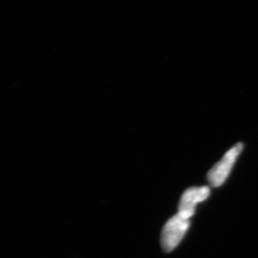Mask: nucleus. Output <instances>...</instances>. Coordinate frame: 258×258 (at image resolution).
Wrapping results in <instances>:
<instances>
[{
  "instance_id": "nucleus-1",
  "label": "nucleus",
  "mask_w": 258,
  "mask_h": 258,
  "mask_svg": "<svg viewBox=\"0 0 258 258\" xmlns=\"http://www.w3.org/2000/svg\"><path fill=\"white\" fill-rule=\"evenodd\" d=\"M242 150H243V145L241 143L236 144L225 154L224 156L221 159V161H218L210 170L207 175V179L212 186L218 187L226 181L232 170L236 159L240 156Z\"/></svg>"
},
{
  "instance_id": "nucleus-2",
  "label": "nucleus",
  "mask_w": 258,
  "mask_h": 258,
  "mask_svg": "<svg viewBox=\"0 0 258 258\" xmlns=\"http://www.w3.org/2000/svg\"><path fill=\"white\" fill-rule=\"evenodd\" d=\"M190 226V220L185 219L179 215L171 217L164 226L161 233V245L164 251L170 252L177 246L185 236Z\"/></svg>"
},
{
  "instance_id": "nucleus-3",
  "label": "nucleus",
  "mask_w": 258,
  "mask_h": 258,
  "mask_svg": "<svg viewBox=\"0 0 258 258\" xmlns=\"http://www.w3.org/2000/svg\"><path fill=\"white\" fill-rule=\"evenodd\" d=\"M210 193L211 190L207 186L188 188L180 198L177 214L185 219L190 220L195 213L196 206L207 200L209 198Z\"/></svg>"
}]
</instances>
